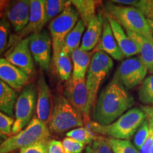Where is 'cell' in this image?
I'll return each mask as SVG.
<instances>
[{"instance_id":"obj_11","label":"cell","mask_w":153,"mask_h":153,"mask_svg":"<svg viewBox=\"0 0 153 153\" xmlns=\"http://www.w3.org/2000/svg\"><path fill=\"white\" fill-rule=\"evenodd\" d=\"M147 73L148 69L139 57H130L121 62L114 78L130 89L142 84Z\"/></svg>"},{"instance_id":"obj_27","label":"cell","mask_w":153,"mask_h":153,"mask_svg":"<svg viewBox=\"0 0 153 153\" xmlns=\"http://www.w3.org/2000/svg\"><path fill=\"white\" fill-rule=\"evenodd\" d=\"M138 97L143 104L153 105V74L145 78L141 84Z\"/></svg>"},{"instance_id":"obj_22","label":"cell","mask_w":153,"mask_h":153,"mask_svg":"<svg viewBox=\"0 0 153 153\" xmlns=\"http://www.w3.org/2000/svg\"><path fill=\"white\" fill-rule=\"evenodd\" d=\"M17 98L16 91L0 80V111L12 117Z\"/></svg>"},{"instance_id":"obj_36","label":"cell","mask_w":153,"mask_h":153,"mask_svg":"<svg viewBox=\"0 0 153 153\" xmlns=\"http://www.w3.org/2000/svg\"><path fill=\"white\" fill-rule=\"evenodd\" d=\"M20 153H48V143L41 142L22 148Z\"/></svg>"},{"instance_id":"obj_37","label":"cell","mask_w":153,"mask_h":153,"mask_svg":"<svg viewBox=\"0 0 153 153\" xmlns=\"http://www.w3.org/2000/svg\"><path fill=\"white\" fill-rule=\"evenodd\" d=\"M148 121L149 124L148 135L143 147L139 150L140 153H150V149L153 145V122L149 120H148Z\"/></svg>"},{"instance_id":"obj_7","label":"cell","mask_w":153,"mask_h":153,"mask_svg":"<svg viewBox=\"0 0 153 153\" xmlns=\"http://www.w3.org/2000/svg\"><path fill=\"white\" fill-rule=\"evenodd\" d=\"M114 64L112 58L106 53L102 51L94 53L86 77V85L91 107L94 106L96 104L97 94L101 82L109 74Z\"/></svg>"},{"instance_id":"obj_12","label":"cell","mask_w":153,"mask_h":153,"mask_svg":"<svg viewBox=\"0 0 153 153\" xmlns=\"http://www.w3.org/2000/svg\"><path fill=\"white\" fill-rule=\"evenodd\" d=\"M29 48L36 64L42 70H48L53 48L52 40L48 32L44 30L29 36Z\"/></svg>"},{"instance_id":"obj_21","label":"cell","mask_w":153,"mask_h":153,"mask_svg":"<svg viewBox=\"0 0 153 153\" xmlns=\"http://www.w3.org/2000/svg\"><path fill=\"white\" fill-rule=\"evenodd\" d=\"M126 32L129 38L138 45L140 54L139 57L148 69V71L153 74V43L133 32L128 30H126Z\"/></svg>"},{"instance_id":"obj_33","label":"cell","mask_w":153,"mask_h":153,"mask_svg":"<svg viewBox=\"0 0 153 153\" xmlns=\"http://www.w3.org/2000/svg\"><path fill=\"white\" fill-rule=\"evenodd\" d=\"M149 132V124L148 120H145L142 123V125L139 127L137 131L135 133V136L133 138L134 145L136 147L137 150H140L144 144L145 140L148 137Z\"/></svg>"},{"instance_id":"obj_18","label":"cell","mask_w":153,"mask_h":153,"mask_svg":"<svg viewBox=\"0 0 153 153\" xmlns=\"http://www.w3.org/2000/svg\"><path fill=\"white\" fill-rule=\"evenodd\" d=\"M98 51H102L106 53L111 57L116 60H121L125 57L116 43L109 23L106 18L104 19L103 32L100 41L95 48L94 52Z\"/></svg>"},{"instance_id":"obj_31","label":"cell","mask_w":153,"mask_h":153,"mask_svg":"<svg viewBox=\"0 0 153 153\" xmlns=\"http://www.w3.org/2000/svg\"><path fill=\"white\" fill-rule=\"evenodd\" d=\"M10 33V24L6 17L0 20V57L8 48Z\"/></svg>"},{"instance_id":"obj_34","label":"cell","mask_w":153,"mask_h":153,"mask_svg":"<svg viewBox=\"0 0 153 153\" xmlns=\"http://www.w3.org/2000/svg\"><path fill=\"white\" fill-rule=\"evenodd\" d=\"M14 119L4 113L0 111V133L5 136L12 135V127Z\"/></svg>"},{"instance_id":"obj_29","label":"cell","mask_w":153,"mask_h":153,"mask_svg":"<svg viewBox=\"0 0 153 153\" xmlns=\"http://www.w3.org/2000/svg\"><path fill=\"white\" fill-rule=\"evenodd\" d=\"M106 139L114 153H140L136 147L128 140Z\"/></svg>"},{"instance_id":"obj_25","label":"cell","mask_w":153,"mask_h":153,"mask_svg":"<svg viewBox=\"0 0 153 153\" xmlns=\"http://www.w3.org/2000/svg\"><path fill=\"white\" fill-rule=\"evenodd\" d=\"M85 25L81 19H79L76 23V26L66 37L64 48L70 55H71L75 50L79 48L80 43H82V35L85 32Z\"/></svg>"},{"instance_id":"obj_39","label":"cell","mask_w":153,"mask_h":153,"mask_svg":"<svg viewBox=\"0 0 153 153\" xmlns=\"http://www.w3.org/2000/svg\"><path fill=\"white\" fill-rule=\"evenodd\" d=\"M141 109L143 111L146 115V118L149 120L153 122V106H142Z\"/></svg>"},{"instance_id":"obj_3","label":"cell","mask_w":153,"mask_h":153,"mask_svg":"<svg viewBox=\"0 0 153 153\" xmlns=\"http://www.w3.org/2000/svg\"><path fill=\"white\" fill-rule=\"evenodd\" d=\"M145 119L146 115L141 108H133L126 111L111 124L102 126L90 121L87 128L94 133L106 135L111 138L128 140L136 133Z\"/></svg>"},{"instance_id":"obj_17","label":"cell","mask_w":153,"mask_h":153,"mask_svg":"<svg viewBox=\"0 0 153 153\" xmlns=\"http://www.w3.org/2000/svg\"><path fill=\"white\" fill-rule=\"evenodd\" d=\"M104 19L103 15L99 13L91 19L82 37L80 49L87 52H91L95 49L102 35Z\"/></svg>"},{"instance_id":"obj_24","label":"cell","mask_w":153,"mask_h":153,"mask_svg":"<svg viewBox=\"0 0 153 153\" xmlns=\"http://www.w3.org/2000/svg\"><path fill=\"white\" fill-rule=\"evenodd\" d=\"M53 63L61 79L68 82L69 79H71L72 70H73L71 55L67 52L64 46L56 58L53 60Z\"/></svg>"},{"instance_id":"obj_38","label":"cell","mask_w":153,"mask_h":153,"mask_svg":"<svg viewBox=\"0 0 153 153\" xmlns=\"http://www.w3.org/2000/svg\"><path fill=\"white\" fill-rule=\"evenodd\" d=\"M48 153H63L62 144L60 141L51 140L48 142Z\"/></svg>"},{"instance_id":"obj_2","label":"cell","mask_w":153,"mask_h":153,"mask_svg":"<svg viewBox=\"0 0 153 153\" xmlns=\"http://www.w3.org/2000/svg\"><path fill=\"white\" fill-rule=\"evenodd\" d=\"M103 11L105 16L114 19L126 30L136 33L153 43V35L147 18L138 9L107 1L103 7Z\"/></svg>"},{"instance_id":"obj_42","label":"cell","mask_w":153,"mask_h":153,"mask_svg":"<svg viewBox=\"0 0 153 153\" xmlns=\"http://www.w3.org/2000/svg\"><path fill=\"white\" fill-rule=\"evenodd\" d=\"M7 138V136H5V135H2V134L0 133V144H1V143H2L4 140Z\"/></svg>"},{"instance_id":"obj_14","label":"cell","mask_w":153,"mask_h":153,"mask_svg":"<svg viewBox=\"0 0 153 153\" xmlns=\"http://www.w3.org/2000/svg\"><path fill=\"white\" fill-rule=\"evenodd\" d=\"M29 13L30 1L28 0L9 1L4 11L6 19L17 33L22 31L27 25Z\"/></svg>"},{"instance_id":"obj_28","label":"cell","mask_w":153,"mask_h":153,"mask_svg":"<svg viewBox=\"0 0 153 153\" xmlns=\"http://www.w3.org/2000/svg\"><path fill=\"white\" fill-rule=\"evenodd\" d=\"M66 136L87 145L90 144L97 137L90 129L85 127H79L71 130L66 133Z\"/></svg>"},{"instance_id":"obj_40","label":"cell","mask_w":153,"mask_h":153,"mask_svg":"<svg viewBox=\"0 0 153 153\" xmlns=\"http://www.w3.org/2000/svg\"><path fill=\"white\" fill-rule=\"evenodd\" d=\"M9 3V1H7V0H0V9H2L4 11V9L8 5Z\"/></svg>"},{"instance_id":"obj_16","label":"cell","mask_w":153,"mask_h":153,"mask_svg":"<svg viewBox=\"0 0 153 153\" xmlns=\"http://www.w3.org/2000/svg\"><path fill=\"white\" fill-rule=\"evenodd\" d=\"M36 111L38 119L48 125L52 114L51 93L46 80L42 75L38 80L37 102Z\"/></svg>"},{"instance_id":"obj_35","label":"cell","mask_w":153,"mask_h":153,"mask_svg":"<svg viewBox=\"0 0 153 153\" xmlns=\"http://www.w3.org/2000/svg\"><path fill=\"white\" fill-rule=\"evenodd\" d=\"M133 7L138 9L147 19L153 21V0H136Z\"/></svg>"},{"instance_id":"obj_9","label":"cell","mask_w":153,"mask_h":153,"mask_svg":"<svg viewBox=\"0 0 153 153\" xmlns=\"http://www.w3.org/2000/svg\"><path fill=\"white\" fill-rule=\"evenodd\" d=\"M64 97L82 114L84 123L89 125L90 123L89 113L91 105L86 85V79H74L71 78L66 82Z\"/></svg>"},{"instance_id":"obj_6","label":"cell","mask_w":153,"mask_h":153,"mask_svg":"<svg viewBox=\"0 0 153 153\" xmlns=\"http://www.w3.org/2000/svg\"><path fill=\"white\" fill-rule=\"evenodd\" d=\"M79 21V14L71 1L61 14L50 22L49 30L52 40L53 60L57 57L64 46L65 38Z\"/></svg>"},{"instance_id":"obj_8","label":"cell","mask_w":153,"mask_h":153,"mask_svg":"<svg viewBox=\"0 0 153 153\" xmlns=\"http://www.w3.org/2000/svg\"><path fill=\"white\" fill-rule=\"evenodd\" d=\"M37 90L33 85H26L17 98L15 104V119L12 134L15 135L25 128L32 120L36 109Z\"/></svg>"},{"instance_id":"obj_20","label":"cell","mask_w":153,"mask_h":153,"mask_svg":"<svg viewBox=\"0 0 153 153\" xmlns=\"http://www.w3.org/2000/svg\"><path fill=\"white\" fill-rule=\"evenodd\" d=\"M94 53V51L87 52L82 51L80 48L72 53L70 55L73 66L72 78L74 79H86V74L88 71Z\"/></svg>"},{"instance_id":"obj_32","label":"cell","mask_w":153,"mask_h":153,"mask_svg":"<svg viewBox=\"0 0 153 153\" xmlns=\"http://www.w3.org/2000/svg\"><path fill=\"white\" fill-rule=\"evenodd\" d=\"M62 144L63 153H82L86 145L68 137L62 140Z\"/></svg>"},{"instance_id":"obj_23","label":"cell","mask_w":153,"mask_h":153,"mask_svg":"<svg viewBox=\"0 0 153 153\" xmlns=\"http://www.w3.org/2000/svg\"><path fill=\"white\" fill-rule=\"evenodd\" d=\"M71 3L77 11L85 26H87L96 15V10L101 4V1L95 0H72Z\"/></svg>"},{"instance_id":"obj_1","label":"cell","mask_w":153,"mask_h":153,"mask_svg":"<svg viewBox=\"0 0 153 153\" xmlns=\"http://www.w3.org/2000/svg\"><path fill=\"white\" fill-rule=\"evenodd\" d=\"M133 104V97L117 79L113 78L101 91L94 105V122L102 126L111 124L130 110Z\"/></svg>"},{"instance_id":"obj_5","label":"cell","mask_w":153,"mask_h":153,"mask_svg":"<svg viewBox=\"0 0 153 153\" xmlns=\"http://www.w3.org/2000/svg\"><path fill=\"white\" fill-rule=\"evenodd\" d=\"M84 119L82 114L69 102L64 96H59L52 110L49 128L57 133H62L74 128L82 127Z\"/></svg>"},{"instance_id":"obj_41","label":"cell","mask_w":153,"mask_h":153,"mask_svg":"<svg viewBox=\"0 0 153 153\" xmlns=\"http://www.w3.org/2000/svg\"><path fill=\"white\" fill-rule=\"evenodd\" d=\"M147 21H148V24L149 25V27H150L151 31H152V33L153 35V21L150 20V19H147Z\"/></svg>"},{"instance_id":"obj_13","label":"cell","mask_w":153,"mask_h":153,"mask_svg":"<svg viewBox=\"0 0 153 153\" xmlns=\"http://www.w3.org/2000/svg\"><path fill=\"white\" fill-rule=\"evenodd\" d=\"M45 22V1L44 0H30V13L28 22L22 31L15 36L10 37L11 41H19L28 37V35L42 31Z\"/></svg>"},{"instance_id":"obj_43","label":"cell","mask_w":153,"mask_h":153,"mask_svg":"<svg viewBox=\"0 0 153 153\" xmlns=\"http://www.w3.org/2000/svg\"><path fill=\"white\" fill-rule=\"evenodd\" d=\"M4 15V10H2V9H0V20H1V18H2Z\"/></svg>"},{"instance_id":"obj_10","label":"cell","mask_w":153,"mask_h":153,"mask_svg":"<svg viewBox=\"0 0 153 153\" xmlns=\"http://www.w3.org/2000/svg\"><path fill=\"white\" fill-rule=\"evenodd\" d=\"M4 58L28 76L31 75L35 71V65L29 48V36L19 41L9 39L8 48L4 53Z\"/></svg>"},{"instance_id":"obj_4","label":"cell","mask_w":153,"mask_h":153,"mask_svg":"<svg viewBox=\"0 0 153 153\" xmlns=\"http://www.w3.org/2000/svg\"><path fill=\"white\" fill-rule=\"evenodd\" d=\"M49 137L48 125L37 117L33 118L22 131L7 137L0 144V153H11L36 143L47 142Z\"/></svg>"},{"instance_id":"obj_19","label":"cell","mask_w":153,"mask_h":153,"mask_svg":"<svg viewBox=\"0 0 153 153\" xmlns=\"http://www.w3.org/2000/svg\"><path fill=\"white\" fill-rule=\"evenodd\" d=\"M105 18L109 23L116 43L124 56L130 57L133 55L140 54L138 45L129 38L123 27L109 16H105Z\"/></svg>"},{"instance_id":"obj_30","label":"cell","mask_w":153,"mask_h":153,"mask_svg":"<svg viewBox=\"0 0 153 153\" xmlns=\"http://www.w3.org/2000/svg\"><path fill=\"white\" fill-rule=\"evenodd\" d=\"M85 153H114L107 139L104 137L97 136L90 144L87 146Z\"/></svg>"},{"instance_id":"obj_15","label":"cell","mask_w":153,"mask_h":153,"mask_svg":"<svg viewBox=\"0 0 153 153\" xmlns=\"http://www.w3.org/2000/svg\"><path fill=\"white\" fill-rule=\"evenodd\" d=\"M29 76L22 70L0 57V80L14 89L20 91L26 86Z\"/></svg>"},{"instance_id":"obj_26","label":"cell","mask_w":153,"mask_h":153,"mask_svg":"<svg viewBox=\"0 0 153 153\" xmlns=\"http://www.w3.org/2000/svg\"><path fill=\"white\" fill-rule=\"evenodd\" d=\"M70 1L65 0H45V24L53 21L64 11Z\"/></svg>"},{"instance_id":"obj_44","label":"cell","mask_w":153,"mask_h":153,"mask_svg":"<svg viewBox=\"0 0 153 153\" xmlns=\"http://www.w3.org/2000/svg\"><path fill=\"white\" fill-rule=\"evenodd\" d=\"M150 153H153V145L152 146V148H151L150 150Z\"/></svg>"}]
</instances>
